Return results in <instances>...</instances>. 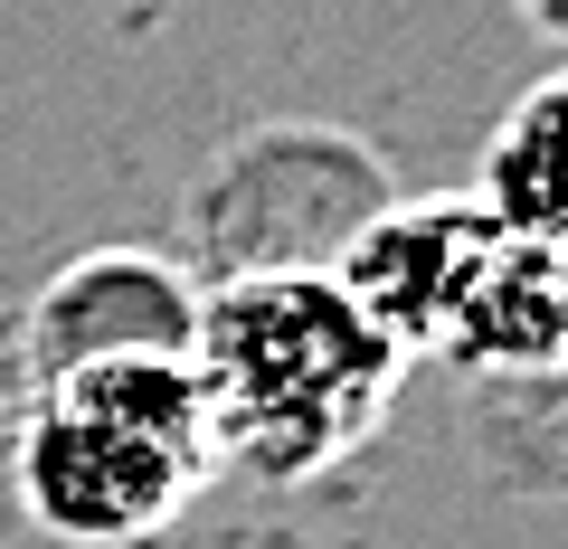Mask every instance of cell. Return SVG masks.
Returning <instances> with one entry per match:
<instances>
[{
  "label": "cell",
  "mask_w": 568,
  "mask_h": 549,
  "mask_svg": "<svg viewBox=\"0 0 568 549\" xmlns=\"http://www.w3.org/2000/svg\"><path fill=\"white\" fill-rule=\"evenodd\" d=\"M190 369H200L209 446H237L265 474H304L369 417L388 379V342L351 313L342 285L265 275L209 304Z\"/></svg>",
  "instance_id": "1"
},
{
  "label": "cell",
  "mask_w": 568,
  "mask_h": 549,
  "mask_svg": "<svg viewBox=\"0 0 568 549\" xmlns=\"http://www.w3.org/2000/svg\"><path fill=\"white\" fill-rule=\"evenodd\" d=\"M200 465V369L162 350H95L29 427V511L67 540H133L190 492Z\"/></svg>",
  "instance_id": "2"
},
{
  "label": "cell",
  "mask_w": 568,
  "mask_h": 549,
  "mask_svg": "<svg viewBox=\"0 0 568 549\" xmlns=\"http://www.w3.org/2000/svg\"><path fill=\"white\" fill-rule=\"evenodd\" d=\"M484 227L474 218H455V209H426V218H398V227H379V237L351 256V275H342V294H351V313H361L369 332H417V323H446V313H465V294H474V275H484Z\"/></svg>",
  "instance_id": "3"
},
{
  "label": "cell",
  "mask_w": 568,
  "mask_h": 549,
  "mask_svg": "<svg viewBox=\"0 0 568 549\" xmlns=\"http://www.w3.org/2000/svg\"><path fill=\"white\" fill-rule=\"evenodd\" d=\"M493 218L511 227H559L568 218V77L511 114V133L493 143Z\"/></svg>",
  "instance_id": "4"
},
{
  "label": "cell",
  "mask_w": 568,
  "mask_h": 549,
  "mask_svg": "<svg viewBox=\"0 0 568 549\" xmlns=\"http://www.w3.org/2000/svg\"><path fill=\"white\" fill-rule=\"evenodd\" d=\"M530 20H549V29H568V0H530Z\"/></svg>",
  "instance_id": "5"
}]
</instances>
